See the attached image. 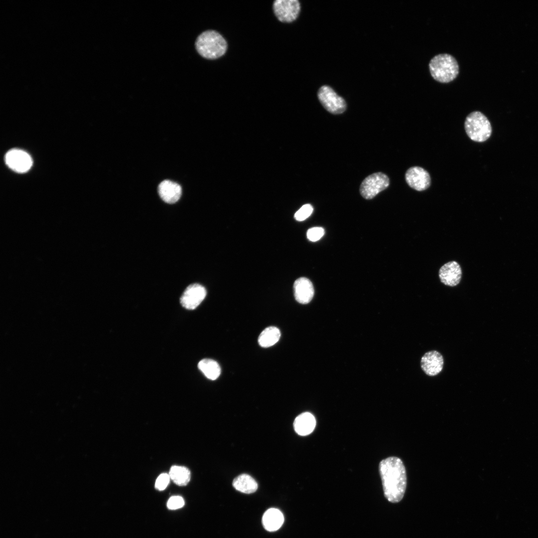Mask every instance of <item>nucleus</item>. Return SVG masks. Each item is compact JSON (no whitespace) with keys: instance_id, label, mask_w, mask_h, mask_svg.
Returning <instances> with one entry per match:
<instances>
[{"instance_id":"f257e3e1","label":"nucleus","mask_w":538,"mask_h":538,"mask_svg":"<svg viewBox=\"0 0 538 538\" xmlns=\"http://www.w3.org/2000/svg\"><path fill=\"white\" fill-rule=\"evenodd\" d=\"M385 498L391 503L400 502L406 487V474L402 460L395 456L382 460L379 465Z\"/></svg>"},{"instance_id":"f03ea898","label":"nucleus","mask_w":538,"mask_h":538,"mask_svg":"<svg viewBox=\"0 0 538 538\" xmlns=\"http://www.w3.org/2000/svg\"><path fill=\"white\" fill-rule=\"evenodd\" d=\"M195 47L198 53L207 59H216L225 54L227 43L219 32L208 30L202 32L196 38Z\"/></svg>"},{"instance_id":"7ed1b4c3","label":"nucleus","mask_w":538,"mask_h":538,"mask_svg":"<svg viewBox=\"0 0 538 538\" xmlns=\"http://www.w3.org/2000/svg\"><path fill=\"white\" fill-rule=\"evenodd\" d=\"M429 68L432 77L441 83L454 80L459 73V65L456 59L448 53L436 55L431 58Z\"/></svg>"},{"instance_id":"20e7f679","label":"nucleus","mask_w":538,"mask_h":538,"mask_svg":"<svg viewBox=\"0 0 538 538\" xmlns=\"http://www.w3.org/2000/svg\"><path fill=\"white\" fill-rule=\"evenodd\" d=\"M464 129L468 137L473 141L482 142L492 134L491 123L486 116L480 111H474L466 118Z\"/></svg>"},{"instance_id":"39448f33","label":"nucleus","mask_w":538,"mask_h":538,"mask_svg":"<svg viewBox=\"0 0 538 538\" xmlns=\"http://www.w3.org/2000/svg\"><path fill=\"white\" fill-rule=\"evenodd\" d=\"M390 184L389 177L379 172L373 173L366 177L360 187V193L366 199H371L379 193L387 188Z\"/></svg>"},{"instance_id":"423d86ee","label":"nucleus","mask_w":538,"mask_h":538,"mask_svg":"<svg viewBox=\"0 0 538 538\" xmlns=\"http://www.w3.org/2000/svg\"><path fill=\"white\" fill-rule=\"evenodd\" d=\"M317 97L323 107L330 113L340 114L346 109L345 100L329 86H321L318 91Z\"/></svg>"},{"instance_id":"0eeeda50","label":"nucleus","mask_w":538,"mask_h":538,"mask_svg":"<svg viewBox=\"0 0 538 538\" xmlns=\"http://www.w3.org/2000/svg\"><path fill=\"white\" fill-rule=\"evenodd\" d=\"M273 10L280 21L289 23L297 18L300 4L297 0H276L273 3Z\"/></svg>"},{"instance_id":"6e6552de","label":"nucleus","mask_w":538,"mask_h":538,"mask_svg":"<svg viewBox=\"0 0 538 538\" xmlns=\"http://www.w3.org/2000/svg\"><path fill=\"white\" fill-rule=\"evenodd\" d=\"M405 179L409 187L418 191L426 190L431 184L429 173L423 168L418 166L411 167L406 170Z\"/></svg>"},{"instance_id":"1a4fd4ad","label":"nucleus","mask_w":538,"mask_h":538,"mask_svg":"<svg viewBox=\"0 0 538 538\" xmlns=\"http://www.w3.org/2000/svg\"><path fill=\"white\" fill-rule=\"evenodd\" d=\"M206 293V290L202 285L198 283L190 284L181 295L180 303L187 309H194L204 300Z\"/></svg>"},{"instance_id":"9d476101","label":"nucleus","mask_w":538,"mask_h":538,"mask_svg":"<svg viewBox=\"0 0 538 538\" xmlns=\"http://www.w3.org/2000/svg\"><path fill=\"white\" fill-rule=\"evenodd\" d=\"M5 161L9 168L19 173L28 171L32 164L29 155L23 150L18 149L8 151L5 154Z\"/></svg>"},{"instance_id":"9b49d317","label":"nucleus","mask_w":538,"mask_h":538,"mask_svg":"<svg viewBox=\"0 0 538 538\" xmlns=\"http://www.w3.org/2000/svg\"><path fill=\"white\" fill-rule=\"evenodd\" d=\"M443 364L442 355L436 350L425 353L420 361L422 370L429 376H434L440 373L443 369Z\"/></svg>"},{"instance_id":"f8f14e48","label":"nucleus","mask_w":538,"mask_h":538,"mask_svg":"<svg viewBox=\"0 0 538 538\" xmlns=\"http://www.w3.org/2000/svg\"><path fill=\"white\" fill-rule=\"evenodd\" d=\"M439 276L441 282L444 284L450 286H456L461 279V267L455 261L448 262L440 269Z\"/></svg>"},{"instance_id":"ddd939ff","label":"nucleus","mask_w":538,"mask_h":538,"mask_svg":"<svg viewBox=\"0 0 538 538\" xmlns=\"http://www.w3.org/2000/svg\"><path fill=\"white\" fill-rule=\"evenodd\" d=\"M294 295L296 300L301 304H307L312 299L314 290L311 281L306 277L297 279L293 284Z\"/></svg>"},{"instance_id":"4468645a","label":"nucleus","mask_w":538,"mask_h":538,"mask_svg":"<svg viewBox=\"0 0 538 538\" xmlns=\"http://www.w3.org/2000/svg\"><path fill=\"white\" fill-rule=\"evenodd\" d=\"M158 192L162 200L167 203L172 204L180 198L182 188L178 183L165 180L159 184Z\"/></svg>"},{"instance_id":"2eb2a0df","label":"nucleus","mask_w":538,"mask_h":538,"mask_svg":"<svg viewBox=\"0 0 538 538\" xmlns=\"http://www.w3.org/2000/svg\"><path fill=\"white\" fill-rule=\"evenodd\" d=\"M316 420L310 412H305L298 415L293 422L295 432L299 435L305 436L311 433L315 428Z\"/></svg>"},{"instance_id":"dca6fc26","label":"nucleus","mask_w":538,"mask_h":538,"mask_svg":"<svg viewBox=\"0 0 538 538\" xmlns=\"http://www.w3.org/2000/svg\"><path fill=\"white\" fill-rule=\"evenodd\" d=\"M284 517L282 513L278 509L270 508L264 514L262 523L265 529L269 532L278 530L282 525Z\"/></svg>"},{"instance_id":"f3484780","label":"nucleus","mask_w":538,"mask_h":538,"mask_svg":"<svg viewBox=\"0 0 538 538\" xmlns=\"http://www.w3.org/2000/svg\"><path fill=\"white\" fill-rule=\"evenodd\" d=\"M233 486L237 490L246 494L253 493L258 489V484L255 480L246 474L236 477L233 481Z\"/></svg>"},{"instance_id":"a211bd4d","label":"nucleus","mask_w":538,"mask_h":538,"mask_svg":"<svg viewBox=\"0 0 538 538\" xmlns=\"http://www.w3.org/2000/svg\"><path fill=\"white\" fill-rule=\"evenodd\" d=\"M198 368L207 378L211 380L217 379L221 373L219 365L212 359L201 360L198 364Z\"/></svg>"},{"instance_id":"6ab92c4d","label":"nucleus","mask_w":538,"mask_h":538,"mask_svg":"<svg viewBox=\"0 0 538 538\" xmlns=\"http://www.w3.org/2000/svg\"><path fill=\"white\" fill-rule=\"evenodd\" d=\"M280 337L279 330L276 327L269 326L261 332L258 338V342L263 347H269L277 342Z\"/></svg>"},{"instance_id":"aec40b11","label":"nucleus","mask_w":538,"mask_h":538,"mask_svg":"<svg viewBox=\"0 0 538 538\" xmlns=\"http://www.w3.org/2000/svg\"><path fill=\"white\" fill-rule=\"evenodd\" d=\"M168 474L175 484L181 486L186 485L191 478L189 470L183 466H172Z\"/></svg>"},{"instance_id":"412c9836","label":"nucleus","mask_w":538,"mask_h":538,"mask_svg":"<svg viewBox=\"0 0 538 538\" xmlns=\"http://www.w3.org/2000/svg\"><path fill=\"white\" fill-rule=\"evenodd\" d=\"M312 206L307 204L302 206L294 214V218L298 221H302L307 219L312 213Z\"/></svg>"},{"instance_id":"4be33fe9","label":"nucleus","mask_w":538,"mask_h":538,"mask_svg":"<svg viewBox=\"0 0 538 538\" xmlns=\"http://www.w3.org/2000/svg\"><path fill=\"white\" fill-rule=\"evenodd\" d=\"M184 504V500L182 497L173 496L168 499L167 507L169 510H176L183 507Z\"/></svg>"},{"instance_id":"5701e85b","label":"nucleus","mask_w":538,"mask_h":538,"mask_svg":"<svg viewBox=\"0 0 538 538\" xmlns=\"http://www.w3.org/2000/svg\"><path fill=\"white\" fill-rule=\"evenodd\" d=\"M324 234V230L321 227H313L307 232V238L312 242L319 240Z\"/></svg>"},{"instance_id":"b1692460","label":"nucleus","mask_w":538,"mask_h":538,"mask_svg":"<svg viewBox=\"0 0 538 538\" xmlns=\"http://www.w3.org/2000/svg\"><path fill=\"white\" fill-rule=\"evenodd\" d=\"M170 478L167 473L161 474L157 478L155 483V488L159 491L164 490L169 484Z\"/></svg>"}]
</instances>
